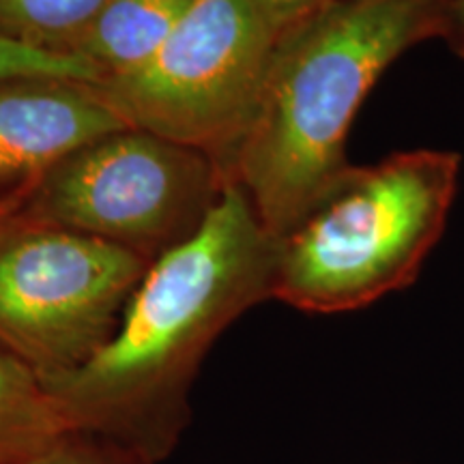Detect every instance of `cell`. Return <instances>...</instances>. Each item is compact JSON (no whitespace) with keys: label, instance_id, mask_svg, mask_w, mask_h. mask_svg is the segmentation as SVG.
I'll return each mask as SVG.
<instances>
[{"label":"cell","instance_id":"obj_1","mask_svg":"<svg viewBox=\"0 0 464 464\" xmlns=\"http://www.w3.org/2000/svg\"><path fill=\"white\" fill-rule=\"evenodd\" d=\"M277 246L230 181L202 228L150 263L100 355L44 381L69 432L130 464L166 460L188 428L207 353L237 318L274 299Z\"/></svg>","mask_w":464,"mask_h":464},{"label":"cell","instance_id":"obj_2","mask_svg":"<svg viewBox=\"0 0 464 464\" xmlns=\"http://www.w3.org/2000/svg\"><path fill=\"white\" fill-rule=\"evenodd\" d=\"M450 0H335L277 34L252 125L230 177L282 239L353 164L346 138L404 52L445 39Z\"/></svg>","mask_w":464,"mask_h":464},{"label":"cell","instance_id":"obj_3","mask_svg":"<svg viewBox=\"0 0 464 464\" xmlns=\"http://www.w3.org/2000/svg\"><path fill=\"white\" fill-rule=\"evenodd\" d=\"M458 177L460 155L437 149L353 166L280 239L274 299L340 314L413 284L448 224Z\"/></svg>","mask_w":464,"mask_h":464},{"label":"cell","instance_id":"obj_4","mask_svg":"<svg viewBox=\"0 0 464 464\" xmlns=\"http://www.w3.org/2000/svg\"><path fill=\"white\" fill-rule=\"evenodd\" d=\"M277 34L254 0H194L147 65L100 89L131 127L211 155L230 177Z\"/></svg>","mask_w":464,"mask_h":464},{"label":"cell","instance_id":"obj_5","mask_svg":"<svg viewBox=\"0 0 464 464\" xmlns=\"http://www.w3.org/2000/svg\"><path fill=\"white\" fill-rule=\"evenodd\" d=\"M230 181L211 155L130 127L44 174L22 216L97 237L153 263L202 228Z\"/></svg>","mask_w":464,"mask_h":464},{"label":"cell","instance_id":"obj_6","mask_svg":"<svg viewBox=\"0 0 464 464\" xmlns=\"http://www.w3.org/2000/svg\"><path fill=\"white\" fill-rule=\"evenodd\" d=\"M150 260L114 243L22 216L0 241V342L42 381L106 348Z\"/></svg>","mask_w":464,"mask_h":464},{"label":"cell","instance_id":"obj_7","mask_svg":"<svg viewBox=\"0 0 464 464\" xmlns=\"http://www.w3.org/2000/svg\"><path fill=\"white\" fill-rule=\"evenodd\" d=\"M130 127L100 84L52 75L0 80V196L37 183L80 149Z\"/></svg>","mask_w":464,"mask_h":464},{"label":"cell","instance_id":"obj_8","mask_svg":"<svg viewBox=\"0 0 464 464\" xmlns=\"http://www.w3.org/2000/svg\"><path fill=\"white\" fill-rule=\"evenodd\" d=\"M191 3L194 0H110L69 45L67 54L95 67L103 82L123 78L158 54Z\"/></svg>","mask_w":464,"mask_h":464},{"label":"cell","instance_id":"obj_9","mask_svg":"<svg viewBox=\"0 0 464 464\" xmlns=\"http://www.w3.org/2000/svg\"><path fill=\"white\" fill-rule=\"evenodd\" d=\"M67 437L42 376L0 342V464L37 462Z\"/></svg>","mask_w":464,"mask_h":464},{"label":"cell","instance_id":"obj_10","mask_svg":"<svg viewBox=\"0 0 464 464\" xmlns=\"http://www.w3.org/2000/svg\"><path fill=\"white\" fill-rule=\"evenodd\" d=\"M110 0H0V37L67 54Z\"/></svg>","mask_w":464,"mask_h":464},{"label":"cell","instance_id":"obj_11","mask_svg":"<svg viewBox=\"0 0 464 464\" xmlns=\"http://www.w3.org/2000/svg\"><path fill=\"white\" fill-rule=\"evenodd\" d=\"M20 75H52V78H72L92 84L103 82L102 73L82 58L37 50L0 37V80L20 78Z\"/></svg>","mask_w":464,"mask_h":464},{"label":"cell","instance_id":"obj_12","mask_svg":"<svg viewBox=\"0 0 464 464\" xmlns=\"http://www.w3.org/2000/svg\"><path fill=\"white\" fill-rule=\"evenodd\" d=\"M33 464H130L114 451L102 448L95 440L82 437H67L63 443H58L54 450L48 451L44 458H39Z\"/></svg>","mask_w":464,"mask_h":464},{"label":"cell","instance_id":"obj_13","mask_svg":"<svg viewBox=\"0 0 464 464\" xmlns=\"http://www.w3.org/2000/svg\"><path fill=\"white\" fill-rule=\"evenodd\" d=\"M254 3L269 17L271 24L277 28V33H282L286 26L304 20V17L327 7L335 0H254Z\"/></svg>","mask_w":464,"mask_h":464},{"label":"cell","instance_id":"obj_14","mask_svg":"<svg viewBox=\"0 0 464 464\" xmlns=\"http://www.w3.org/2000/svg\"><path fill=\"white\" fill-rule=\"evenodd\" d=\"M33 185L17 189L14 194L5 196V198L0 200V241H3L5 235H7V232L22 219V211H24L26 198L28 194H31Z\"/></svg>","mask_w":464,"mask_h":464},{"label":"cell","instance_id":"obj_15","mask_svg":"<svg viewBox=\"0 0 464 464\" xmlns=\"http://www.w3.org/2000/svg\"><path fill=\"white\" fill-rule=\"evenodd\" d=\"M445 42L458 56L464 58V0H450V22Z\"/></svg>","mask_w":464,"mask_h":464},{"label":"cell","instance_id":"obj_16","mask_svg":"<svg viewBox=\"0 0 464 464\" xmlns=\"http://www.w3.org/2000/svg\"><path fill=\"white\" fill-rule=\"evenodd\" d=\"M5 198V196H0V200H3Z\"/></svg>","mask_w":464,"mask_h":464}]
</instances>
